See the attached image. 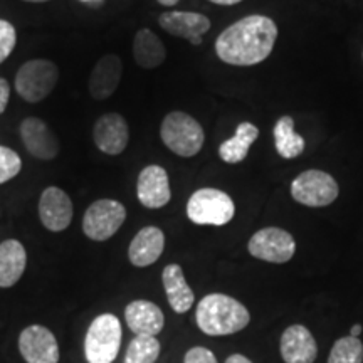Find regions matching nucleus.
Returning a JSON list of instances; mask_svg holds the SVG:
<instances>
[{"mask_svg": "<svg viewBox=\"0 0 363 363\" xmlns=\"http://www.w3.org/2000/svg\"><path fill=\"white\" fill-rule=\"evenodd\" d=\"M247 249L256 259L284 264L296 252V242L288 230L279 227H264L249 239Z\"/></svg>", "mask_w": 363, "mask_h": 363, "instance_id": "obj_9", "label": "nucleus"}, {"mask_svg": "<svg viewBox=\"0 0 363 363\" xmlns=\"http://www.w3.org/2000/svg\"><path fill=\"white\" fill-rule=\"evenodd\" d=\"M235 206L229 194L214 187L195 190L187 202V217L197 225H225L234 219Z\"/></svg>", "mask_w": 363, "mask_h": 363, "instance_id": "obj_5", "label": "nucleus"}, {"mask_svg": "<svg viewBox=\"0 0 363 363\" xmlns=\"http://www.w3.org/2000/svg\"><path fill=\"white\" fill-rule=\"evenodd\" d=\"M39 219L51 233H62L71 225L74 207L71 197L59 187H45L39 197Z\"/></svg>", "mask_w": 363, "mask_h": 363, "instance_id": "obj_11", "label": "nucleus"}, {"mask_svg": "<svg viewBox=\"0 0 363 363\" xmlns=\"http://www.w3.org/2000/svg\"><path fill=\"white\" fill-rule=\"evenodd\" d=\"M158 24L165 33L175 38L187 39L190 44L201 45L202 35L211 29V19L199 12L169 11L158 17Z\"/></svg>", "mask_w": 363, "mask_h": 363, "instance_id": "obj_15", "label": "nucleus"}, {"mask_svg": "<svg viewBox=\"0 0 363 363\" xmlns=\"http://www.w3.org/2000/svg\"><path fill=\"white\" fill-rule=\"evenodd\" d=\"M19 135L27 152L38 160L49 162L59 155L61 143H59L56 133L40 118H24L21 121Z\"/></svg>", "mask_w": 363, "mask_h": 363, "instance_id": "obj_10", "label": "nucleus"}, {"mask_svg": "<svg viewBox=\"0 0 363 363\" xmlns=\"http://www.w3.org/2000/svg\"><path fill=\"white\" fill-rule=\"evenodd\" d=\"M121 323L111 313L93 320L84 338V355L88 363H113L121 347Z\"/></svg>", "mask_w": 363, "mask_h": 363, "instance_id": "obj_6", "label": "nucleus"}, {"mask_svg": "<svg viewBox=\"0 0 363 363\" xmlns=\"http://www.w3.org/2000/svg\"><path fill=\"white\" fill-rule=\"evenodd\" d=\"M11 99V84L6 78H0V115H4Z\"/></svg>", "mask_w": 363, "mask_h": 363, "instance_id": "obj_30", "label": "nucleus"}, {"mask_svg": "<svg viewBox=\"0 0 363 363\" xmlns=\"http://www.w3.org/2000/svg\"><path fill=\"white\" fill-rule=\"evenodd\" d=\"M362 325H355V326H353V328H352V331H350V337H353V338H358V337H360V333H362Z\"/></svg>", "mask_w": 363, "mask_h": 363, "instance_id": "obj_34", "label": "nucleus"}, {"mask_svg": "<svg viewBox=\"0 0 363 363\" xmlns=\"http://www.w3.org/2000/svg\"><path fill=\"white\" fill-rule=\"evenodd\" d=\"M27 267V252L21 240L7 239L0 244V288L19 283Z\"/></svg>", "mask_w": 363, "mask_h": 363, "instance_id": "obj_20", "label": "nucleus"}, {"mask_svg": "<svg viewBox=\"0 0 363 363\" xmlns=\"http://www.w3.org/2000/svg\"><path fill=\"white\" fill-rule=\"evenodd\" d=\"M184 363H217V358L208 348L195 347L185 353Z\"/></svg>", "mask_w": 363, "mask_h": 363, "instance_id": "obj_29", "label": "nucleus"}, {"mask_svg": "<svg viewBox=\"0 0 363 363\" xmlns=\"http://www.w3.org/2000/svg\"><path fill=\"white\" fill-rule=\"evenodd\" d=\"M22 2H29V4H44V2H49V0H22Z\"/></svg>", "mask_w": 363, "mask_h": 363, "instance_id": "obj_35", "label": "nucleus"}, {"mask_svg": "<svg viewBox=\"0 0 363 363\" xmlns=\"http://www.w3.org/2000/svg\"><path fill=\"white\" fill-rule=\"evenodd\" d=\"M123 76V61L116 54H104L91 69L88 79L89 96L96 101H104L115 94Z\"/></svg>", "mask_w": 363, "mask_h": 363, "instance_id": "obj_16", "label": "nucleus"}, {"mask_svg": "<svg viewBox=\"0 0 363 363\" xmlns=\"http://www.w3.org/2000/svg\"><path fill=\"white\" fill-rule=\"evenodd\" d=\"M160 348V342L155 337L136 335L126 348L125 363H155Z\"/></svg>", "mask_w": 363, "mask_h": 363, "instance_id": "obj_25", "label": "nucleus"}, {"mask_svg": "<svg viewBox=\"0 0 363 363\" xmlns=\"http://www.w3.org/2000/svg\"><path fill=\"white\" fill-rule=\"evenodd\" d=\"M167 49L162 39L150 29H140L133 38V59L143 69H155L165 62Z\"/></svg>", "mask_w": 363, "mask_h": 363, "instance_id": "obj_22", "label": "nucleus"}, {"mask_svg": "<svg viewBox=\"0 0 363 363\" xmlns=\"http://www.w3.org/2000/svg\"><path fill=\"white\" fill-rule=\"evenodd\" d=\"M278 39V26L271 17L247 16L222 30L216 54L229 66H256L271 56Z\"/></svg>", "mask_w": 363, "mask_h": 363, "instance_id": "obj_1", "label": "nucleus"}, {"mask_svg": "<svg viewBox=\"0 0 363 363\" xmlns=\"http://www.w3.org/2000/svg\"><path fill=\"white\" fill-rule=\"evenodd\" d=\"M158 4H160V6H163V7H174V6H177V4L180 2V0H157Z\"/></svg>", "mask_w": 363, "mask_h": 363, "instance_id": "obj_33", "label": "nucleus"}, {"mask_svg": "<svg viewBox=\"0 0 363 363\" xmlns=\"http://www.w3.org/2000/svg\"><path fill=\"white\" fill-rule=\"evenodd\" d=\"M328 363H363V343L353 337L337 340L331 348Z\"/></svg>", "mask_w": 363, "mask_h": 363, "instance_id": "obj_26", "label": "nucleus"}, {"mask_svg": "<svg viewBox=\"0 0 363 363\" xmlns=\"http://www.w3.org/2000/svg\"><path fill=\"white\" fill-rule=\"evenodd\" d=\"M81 2H93V0H81ZM101 2V0H99Z\"/></svg>", "mask_w": 363, "mask_h": 363, "instance_id": "obj_36", "label": "nucleus"}, {"mask_svg": "<svg viewBox=\"0 0 363 363\" xmlns=\"http://www.w3.org/2000/svg\"><path fill=\"white\" fill-rule=\"evenodd\" d=\"M160 138L172 153L182 158H192L201 152L206 142L202 125L184 111H172L163 118Z\"/></svg>", "mask_w": 363, "mask_h": 363, "instance_id": "obj_3", "label": "nucleus"}, {"mask_svg": "<svg viewBox=\"0 0 363 363\" xmlns=\"http://www.w3.org/2000/svg\"><path fill=\"white\" fill-rule=\"evenodd\" d=\"M318 345L311 331L303 325H291L281 337V357L286 363H313Z\"/></svg>", "mask_w": 363, "mask_h": 363, "instance_id": "obj_18", "label": "nucleus"}, {"mask_svg": "<svg viewBox=\"0 0 363 363\" xmlns=\"http://www.w3.org/2000/svg\"><path fill=\"white\" fill-rule=\"evenodd\" d=\"M257 136H259V128L256 125L249 123V121H244L238 126L235 130V135L233 138L225 140V142L220 143L219 147V157L222 162L230 163V165H235V163H240L246 160L249 150H251L252 143L256 142Z\"/></svg>", "mask_w": 363, "mask_h": 363, "instance_id": "obj_23", "label": "nucleus"}, {"mask_svg": "<svg viewBox=\"0 0 363 363\" xmlns=\"http://www.w3.org/2000/svg\"><path fill=\"white\" fill-rule=\"evenodd\" d=\"M208 2L216 4V6H235V4L242 2V0H208Z\"/></svg>", "mask_w": 363, "mask_h": 363, "instance_id": "obj_32", "label": "nucleus"}, {"mask_svg": "<svg viewBox=\"0 0 363 363\" xmlns=\"http://www.w3.org/2000/svg\"><path fill=\"white\" fill-rule=\"evenodd\" d=\"M225 363H252V362L249 360L247 357L239 355V353H234V355H230L229 358H227Z\"/></svg>", "mask_w": 363, "mask_h": 363, "instance_id": "obj_31", "label": "nucleus"}, {"mask_svg": "<svg viewBox=\"0 0 363 363\" xmlns=\"http://www.w3.org/2000/svg\"><path fill=\"white\" fill-rule=\"evenodd\" d=\"M17 44V30L12 22L0 19V65L11 56Z\"/></svg>", "mask_w": 363, "mask_h": 363, "instance_id": "obj_28", "label": "nucleus"}, {"mask_svg": "<svg viewBox=\"0 0 363 363\" xmlns=\"http://www.w3.org/2000/svg\"><path fill=\"white\" fill-rule=\"evenodd\" d=\"M93 142L104 155H121L130 143V126L120 113H106L93 126Z\"/></svg>", "mask_w": 363, "mask_h": 363, "instance_id": "obj_12", "label": "nucleus"}, {"mask_svg": "<svg viewBox=\"0 0 363 363\" xmlns=\"http://www.w3.org/2000/svg\"><path fill=\"white\" fill-rule=\"evenodd\" d=\"M165 249V234L160 227L147 225L138 230L128 247V259L135 267H148L160 259Z\"/></svg>", "mask_w": 363, "mask_h": 363, "instance_id": "obj_17", "label": "nucleus"}, {"mask_svg": "<svg viewBox=\"0 0 363 363\" xmlns=\"http://www.w3.org/2000/svg\"><path fill=\"white\" fill-rule=\"evenodd\" d=\"M197 326L211 337H225L242 331L251 321L247 308L222 293L207 294L195 311Z\"/></svg>", "mask_w": 363, "mask_h": 363, "instance_id": "obj_2", "label": "nucleus"}, {"mask_svg": "<svg viewBox=\"0 0 363 363\" xmlns=\"http://www.w3.org/2000/svg\"><path fill=\"white\" fill-rule=\"evenodd\" d=\"M125 320L135 335H145V337H155L165 325L163 311L155 303L147 299L131 301L125 310Z\"/></svg>", "mask_w": 363, "mask_h": 363, "instance_id": "obj_19", "label": "nucleus"}, {"mask_svg": "<svg viewBox=\"0 0 363 363\" xmlns=\"http://www.w3.org/2000/svg\"><path fill=\"white\" fill-rule=\"evenodd\" d=\"M136 197L147 208H162L170 202L172 189L167 170L160 165H148L136 180Z\"/></svg>", "mask_w": 363, "mask_h": 363, "instance_id": "obj_14", "label": "nucleus"}, {"mask_svg": "<svg viewBox=\"0 0 363 363\" xmlns=\"http://www.w3.org/2000/svg\"><path fill=\"white\" fill-rule=\"evenodd\" d=\"M162 281L172 310L179 315L187 313L194 306L195 294L185 281L184 269L179 264H169L162 272Z\"/></svg>", "mask_w": 363, "mask_h": 363, "instance_id": "obj_21", "label": "nucleus"}, {"mask_svg": "<svg viewBox=\"0 0 363 363\" xmlns=\"http://www.w3.org/2000/svg\"><path fill=\"white\" fill-rule=\"evenodd\" d=\"M338 184L323 170H306L291 184V197L306 207H326L338 197Z\"/></svg>", "mask_w": 363, "mask_h": 363, "instance_id": "obj_8", "label": "nucleus"}, {"mask_svg": "<svg viewBox=\"0 0 363 363\" xmlns=\"http://www.w3.org/2000/svg\"><path fill=\"white\" fill-rule=\"evenodd\" d=\"M272 135H274L276 152L279 153V157L286 158V160L296 158L305 152L306 142L301 135L294 131V120L291 116H281L276 121Z\"/></svg>", "mask_w": 363, "mask_h": 363, "instance_id": "obj_24", "label": "nucleus"}, {"mask_svg": "<svg viewBox=\"0 0 363 363\" xmlns=\"http://www.w3.org/2000/svg\"><path fill=\"white\" fill-rule=\"evenodd\" d=\"M59 81V67L49 59H29L16 72L17 94L26 103H40L52 93Z\"/></svg>", "mask_w": 363, "mask_h": 363, "instance_id": "obj_4", "label": "nucleus"}, {"mask_svg": "<svg viewBox=\"0 0 363 363\" xmlns=\"http://www.w3.org/2000/svg\"><path fill=\"white\" fill-rule=\"evenodd\" d=\"M19 350L27 363H57L59 345L51 330L30 325L19 337Z\"/></svg>", "mask_w": 363, "mask_h": 363, "instance_id": "obj_13", "label": "nucleus"}, {"mask_svg": "<svg viewBox=\"0 0 363 363\" xmlns=\"http://www.w3.org/2000/svg\"><path fill=\"white\" fill-rule=\"evenodd\" d=\"M126 220V207L115 199H99L86 208L83 233L88 239L103 242L111 239Z\"/></svg>", "mask_w": 363, "mask_h": 363, "instance_id": "obj_7", "label": "nucleus"}, {"mask_svg": "<svg viewBox=\"0 0 363 363\" xmlns=\"http://www.w3.org/2000/svg\"><path fill=\"white\" fill-rule=\"evenodd\" d=\"M22 170V158L16 150L0 145V185L16 179Z\"/></svg>", "mask_w": 363, "mask_h": 363, "instance_id": "obj_27", "label": "nucleus"}]
</instances>
